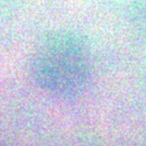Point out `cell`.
I'll return each instance as SVG.
<instances>
[{
    "instance_id": "obj_1",
    "label": "cell",
    "mask_w": 146,
    "mask_h": 146,
    "mask_svg": "<svg viewBox=\"0 0 146 146\" xmlns=\"http://www.w3.org/2000/svg\"><path fill=\"white\" fill-rule=\"evenodd\" d=\"M31 74L36 84L49 94L62 99L78 95L91 76L86 43L69 31L48 35L34 53Z\"/></svg>"
}]
</instances>
